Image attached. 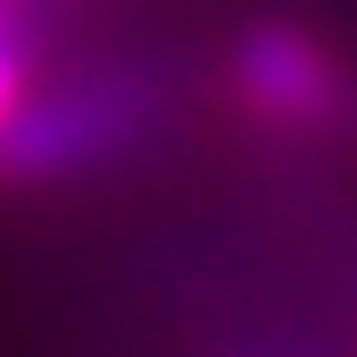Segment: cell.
Masks as SVG:
<instances>
[{
    "instance_id": "1",
    "label": "cell",
    "mask_w": 357,
    "mask_h": 357,
    "mask_svg": "<svg viewBox=\"0 0 357 357\" xmlns=\"http://www.w3.org/2000/svg\"><path fill=\"white\" fill-rule=\"evenodd\" d=\"M160 122L152 69H91L54 91H31L0 130V175L8 183H69L91 167H114L137 152Z\"/></svg>"
},
{
    "instance_id": "2",
    "label": "cell",
    "mask_w": 357,
    "mask_h": 357,
    "mask_svg": "<svg viewBox=\"0 0 357 357\" xmlns=\"http://www.w3.org/2000/svg\"><path fill=\"white\" fill-rule=\"evenodd\" d=\"M228 99L274 137H319L350 114V61L296 15L243 23L228 46Z\"/></svg>"
},
{
    "instance_id": "3",
    "label": "cell",
    "mask_w": 357,
    "mask_h": 357,
    "mask_svg": "<svg viewBox=\"0 0 357 357\" xmlns=\"http://www.w3.org/2000/svg\"><path fill=\"white\" fill-rule=\"evenodd\" d=\"M23 99H31V46L15 31V15H0V130H8V114Z\"/></svg>"
}]
</instances>
